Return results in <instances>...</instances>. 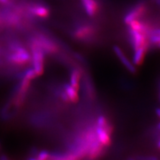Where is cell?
Listing matches in <instances>:
<instances>
[{
    "mask_svg": "<svg viewBox=\"0 0 160 160\" xmlns=\"http://www.w3.org/2000/svg\"><path fill=\"white\" fill-rule=\"evenodd\" d=\"M32 58L33 62V69L37 76H42L43 73V60L44 53L42 47L37 42L36 38L32 41Z\"/></svg>",
    "mask_w": 160,
    "mask_h": 160,
    "instance_id": "6da1fadb",
    "label": "cell"
},
{
    "mask_svg": "<svg viewBox=\"0 0 160 160\" xmlns=\"http://www.w3.org/2000/svg\"><path fill=\"white\" fill-rule=\"evenodd\" d=\"M93 28L89 26H83L79 27L74 33V36L76 38L82 39L89 36L93 32Z\"/></svg>",
    "mask_w": 160,
    "mask_h": 160,
    "instance_id": "7c38bea8",
    "label": "cell"
},
{
    "mask_svg": "<svg viewBox=\"0 0 160 160\" xmlns=\"http://www.w3.org/2000/svg\"><path fill=\"white\" fill-rule=\"evenodd\" d=\"M36 39L43 51L49 53H54L57 51L56 45L46 37L42 36V35H39V36L36 38Z\"/></svg>",
    "mask_w": 160,
    "mask_h": 160,
    "instance_id": "8992f818",
    "label": "cell"
},
{
    "mask_svg": "<svg viewBox=\"0 0 160 160\" xmlns=\"http://www.w3.org/2000/svg\"><path fill=\"white\" fill-rule=\"evenodd\" d=\"M158 148L160 149V139L159 140V142H158Z\"/></svg>",
    "mask_w": 160,
    "mask_h": 160,
    "instance_id": "7402d4cb",
    "label": "cell"
},
{
    "mask_svg": "<svg viewBox=\"0 0 160 160\" xmlns=\"http://www.w3.org/2000/svg\"><path fill=\"white\" fill-rule=\"evenodd\" d=\"M79 80H80V72L77 69H74L70 74L69 82L70 85L78 91L79 89Z\"/></svg>",
    "mask_w": 160,
    "mask_h": 160,
    "instance_id": "9a60e30c",
    "label": "cell"
},
{
    "mask_svg": "<svg viewBox=\"0 0 160 160\" xmlns=\"http://www.w3.org/2000/svg\"><path fill=\"white\" fill-rule=\"evenodd\" d=\"M129 34L130 37V42H131L132 48L134 50L148 43V36L145 33L129 28Z\"/></svg>",
    "mask_w": 160,
    "mask_h": 160,
    "instance_id": "277c9868",
    "label": "cell"
},
{
    "mask_svg": "<svg viewBox=\"0 0 160 160\" xmlns=\"http://www.w3.org/2000/svg\"><path fill=\"white\" fill-rule=\"evenodd\" d=\"M147 7L144 2H142L136 5L124 17V23L129 24L133 20L138 19L140 17L142 16L144 13L146 12Z\"/></svg>",
    "mask_w": 160,
    "mask_h": 160,
    "instance_id": "3957f363",
    "label": "cell"
},
{
    "mask_svg": "<svg viewBox=\"0 0 160 160\" xmlns=\"http://www.w3.org/2000/svg\"><path fill=\"white\" fill-rule=\"evenodd\" d=\"M31 58V55L26 48L16 45L12 48V53L10 54L9 59L13 64L23 66L29 62Z\"/></svg>",
    "mask_w": 160,
    "mask_h": 160,
    "instance_id": "7a4b0ae2",
    "label": "cell"
},
{
    "mask_svg": "<svg viewBox=\"0 0 160 160\" xmlns=\"http://www.w3.org/2000/svg\"><path fill=\"white\" fill-rule=\"evenodd\" d=\"M158 46L160 48V43H159V44H158Z\"/></svg>",
    "mask_w": 160,
    "mask_h": 160,
    "instance_id": "cb8c5ba5",
    "label": "cell"
},
{
    "mask_svg": "<svg viewBox=\"0 0 160 160\" xmlns=\"http://www.w3.org/2000/svg\"><path fill=\"white\" fill-rule=\"evenodd\" d=\"M37 76H38L37 74H36V72L34 71V69L33 68H29V69H27V71L25 72L23 78H26L31 81V80L33 79L34 78H36Z\"/></svg>",
    "mask_w": 160,
    "mask_h": 160,
    "instance_id": "ac0fdd59",
    "label": "cell"
},
{
    "mask_svg": "<svg viewBox=\"0 0 160 160\" xmlns=\"http://www.w3.org/2000/svg\"><path fill=\"white\" fill-rule=\"evenodd\" d=\"M159 99H160V89H159Z\"/></svg>",
    "mask_w": 160,
    "mask_h": 160,
    "instance_id": "d4e9b609",
    "label": "cell"
},
{
    "mask_svg": "<svg viewBox=\"0 0 160 160\" xmlns=\"http://www.w3.org/2000/svg\"><path fill=\"white\" fill-rule=\"evenodd\" d=\"M96 138L98 141L101 143V144L103 146H109L111 144V138H110V134L102 128L98 126L96 127Z\"/></svg>",
    "mask_w": 160,
    "mask_h": 160,
    "instance_id": "ba28073f",
    "label": "cell"
},
{
    "mask_svg": "<svg viewBox=\"0 0 160 160\" xmlns=\"http://www.w3.org/2000/svg\"><path fill=\"white\" fill-rule=\"evenodd\" d=\"M29 11L33 16L45 18L48 17L49 14V10L46 6L40 4H33L29 7Z\"/></svg>",
    "mask_w": 160,
    "mask_h": 160,
    "instance_id": "52a82bcc",
    "label": "cell"
},
{
    "mask_svg": "<svg viewBox=\"0 0 160 160\" xmlns=\"http://www.w3.org/2000/svg\"><path fill=\"white\" fill-rule=\"evenodd\" d=\"M0 3L7 4V3H9V0H0Z\"/></svg>",
    "mask_w": 160,
    "mask_h": 160,
    "instance_id": "44dd1931",
    "label": "cell"
},
{
    "mask_svg": "<svg viewBox=\"0 0 160 160\" xmlns=\"http://www.w3.org/2000/svg\"><path fill=\"white\" fill-rule=\"evenodd\" d=\"M84 10L89 16H94L98 11L99 6L96 0H81Z\"/></svg>",
    "mask_w": 160,
    "mask_h": 160,
    "instance_id": "30bf717a",
    "label": "cell"
},
{
    "mask_svg": "<svg viewBox=\"0 0 160 160\" xmlns=\"http://www.w3.org/2000/svg\"><path fill=\"white\" fill-rule=\"evenodd\" d=\"M65 92L67 94L69 98V102L73 103H76L79 100V94L78 91L72 87L70 83H67L65 85Z\"/></svg>",
    "mask_w": 160,
    "mask_h": 160,
    "instance_id": "4fadbf2b",
    "label": "cell"
},
{
    "mask_svg": "<svg viewBox=\"0 0 160 160\" xmlns=\"http://www.w3.org/2000/svg\"><path fill=\"white\" fill-rule=\"evenodd\" d=\"M113 52L116 55V56L119 58V61L122 62V63L125 66V68H126L129 72L133 73L136 72V66H134L131 61H129L128 58L126 56L125 53L122 52V50L118 46L113 47Z\"/></svg>",
    "mask_w": 160,
    "mask_h": 160,
    "instance_id": "5b68a950",
    "label": "cell"
},
{
    "mask_svg": "<svg viewBox=\"0 0 160 160\" xmlns=\"http://www.w3.org/2000/svg\"><path fill=\"white\" fill-rule=\"evenodd\" d=\"M148 44V43H147ZM146 44L144 46L138 48L134 50V53L132 58V63L136 66H140L143 62L145 54L146 53L148 49V45Z\"/></svg>",
    "mask_w": 160,
    "mask_h": 160,
    "instance_id": "9c48e42d",
    "label": "cell"
},
{
    "mask_svg": "<svg viewBox=\"0 0 160 160\" xmlns=\"http://www.w3.org/2000/svg\"><path fill=\"white\" fill-rule=\"evenodd\" d=\"M128 25L129 26V28L136 30V31H138L139 32L143 33L146 34L147 36L149 32V28L148 25L146 23H145L144 22L139 21L138 19L133 20V21L131 22Z\"/></svg>",
    "mask_w": 160,
    "mask_h": 160,
    "instance_id": "8fae6325",
    "label": "cell"
},
{
    "mask_svg": "<svg viewBox=\"0 0 160 160\" xmlns=\"http://www.w3.org/2000/svg\"><path fill=\"white\" fill-rule=\"evenodd\" d=\"M158 128L160 130V122H159V123H158Z\"/></svg>",
    "mask_w": 160,
    "mask_h": 160,
    "instance_id": "603a6c76",
    "label": "cell"
},
{
    "mask_svg": "<svg viewBox=\"0 0 160 160\" xmlns=\"http://www.w3.org/2000/svg\"><path fill=\"white\" fill-rule=\"evenodd\" d=\"M97 126L104 129H106L109 134H111L112 131L111 126H110V125L108 123L106 118H105L103 116H100L98 118Z\"/></svg>",
    "mask_w": 160,
    "mask_h": 160,
    "instance_id": "e0dca14e",
    "label": "cell"
},
{
    "mask_svg": "<svg viewBox=\"0 0 160 160\" xmlns=\"http://www.w3.org/2000/svg\"><path fill=\"white\" fill-rule=\"evenodd\" d=\"M49 153L46 150H42L38 154V157L36 159L39 160H46L49 158Z\"/></svg>",
    "mask_w": 160,
    "mask_h": 160,
    "instance_id": "d6986e66",
    "label": "cell"
},
{
    "mask_svg": "<svg viewBox=\"0 0 160 160\" xmlns=\"http://www.w3.org/2000/svg\"><path fill=\"white\" fill-rule=\"evenodd\" d=\"M149 37V42L153 44L160 43V28L150 31L148 34Z\"/></svg>",
    "mask_w": 160,
    "mask_h": 160,
    "instance_id": "2e32d148",
    "label": "cell"
},
{
    "mask_svg": "<svg viewBox=\"0 0 160 160\" xmlns=\"http://www.w3.org/2000/svg\"><path fill=\"white\" fill-rule=\"evenodd\" d=\"M156 113L157 116L160 118V108H157L156 109Z\"/></svg>",
    "mask_w": 160,
    "mask_h": 160,
    "instance_id": "ffe728a7",
    "label": "cell"
},
{
    "mask_svg": "<svg viewBox=\"0 0 160 160\" xmlns=\"http://www.w3.org/2000/svg\"><path fill=\"white\" fill-rule=\"evenodd\" d=\"M102 145L101 144L97 138H95L92 142L91 146L89 149V156L90 158H95L100 153L102 149Z\"/></svg>",
    "mask_w": 160,
    "mask_h": 160,
    "instance_id": "5bb4252c",
    "label": "cell"
}]
</instances>
